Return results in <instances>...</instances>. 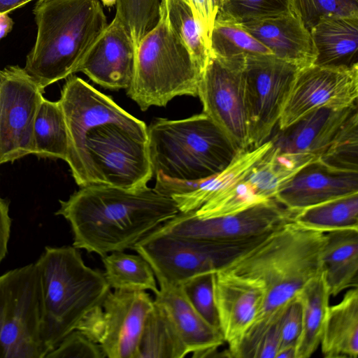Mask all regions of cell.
Here are the masks:
<instances>
[{
	"mask_svg": "<svg viewBox=\"0 0 358 358\" xmlns=\"http://www.w3.org/2000/svg\"><path fill=\"white\" fill-rule=\"evenodd\" d=\"M324 232L286 222L238 255L222 271L257 280L264 288L262 308L235 357L252 358L268 330L290 301L322 271Z\"/></svg>",
	"mask_w": 358,
	"mask_h": 358,
	"instance_id": "cell-1",
	"label": "cell"
},
{
	"mask_svg": "<svg viewBox=\"0 0 358 358\" xmlns=\"http://www.w3.org/2000/svg\"><path fill=\"white\" fill-rule=\"evenodd\" d=\"M59 203L55 215L69 222L73 246L101 257L133 249L180 212L172 198L148 186L128 189L90 185Z\"/></svg>",
	"mask_w": 358,
	"mask_h": 358,
	"instance_id": "cell-2",
	"label": "cell"
},
{
	"mask_svg": "<svg viewBox=\"0 0 358 358\" xmlns=\"http://www.w3.org/2000/svg\"><path fill=\"white\" fill-rule=\"evenodd\" d=\"M34 47L24 69L42 90L77 72L108 25L99 0H38Z\"/></svg>",
	"mask_w": 358,
	"mask_h": 358,
	"instance_id": "cell-3",
	"label": "cell"
},
{
	"mask_svg": "<svg viewBox=\"0 0 358 358\" xmlns=\"http://www.w3.org/2000/svg\"><path fill=\"white\" fill-rule=\"evenodd\" d=\"M34 263L41 280L40 339L45 358L111 289L103 273L87 266L73 245L46 246Z\"/></svg>",
	"mask_w": 358,
	"mask_h": 358,
	"instance_id": "cell-4",
	"label": "cell"
},
{
	"mask_svg": "<svg viewBox=\"0 0 358 358\" xmlns=\"http://www.w3.org/2000/svg\"><path fill=\"white\" fill-rule=\"evenodd\" d=\"M153 176L183 182L201 180L224 170L240 151L205 113L148 127Z\"/></svg>",
	"mask_w": 358,
	"mask_h": 358,
	"instance_id": "cell-5",
	"label": "cell"
},
{
	"mask_svg": "<svg viewBox=\"0 0 358 358\" xmlns=\"http://www.w3.org/2000/svg\"><path fill=\"white\" fill-rule=\"evenodd\" d=\"M202 71L159 12L156 24L135 48L134 76L127 93L141 110L165 106L178 96H196Z\"/></svg>",
	"mask_w": 358,
	"mask_h": 358,
	"instance_id": "cell-6",
	"label": "cell"
},
{
	"mask_svg": "<svg viewBox=\"0 0 358 358\" xmlns=\"http://www.w3.org/2000/svg\"><path fill=\"white\" fill-rule=\"evenodd\" d=\"M66 162L80 187L136 189L147 187L153 176L148 140L117 124L87 131L69 148Z\"/></svg>",
	"mask_w": 358,
	"mask_h": 358,
	"instance_id": "cell-7",
	"label": "cell"
},
{
	"mask_svg": "<svg viewBox=\"0 0 358 358\" xmlns=\"http://www.w3.org/2000/svg\"><path fill=\"white\" fill-rule=\"evenodd\" d=\"M266 235L241 241H216L154 230L132 250L148 262L159 285L177 286L197 275L224 268Z\"/></svg>",
	"mask_w": 358,
	"mask_h": 358,
	"instance_id": "cell-8",
	"label": "cell"
},
{
	"mask_svg": "<svg viewBox=\"0 0 358 358\" xmlns=\"http://www.w3.org/2000/svg\"><path fill=\"white\" fill-rule=\"evenodd\" d=\"M41 286L35 263L0 275V358H44Z\"/></svg>",
	"mask_w": 358,
	"mask_h": 358,
	"instance_id": "cell-9",
	"label": "cell"
},
{
	"mask_svg": "<svg viewBox=\"0 0 358 358\" xmlns=\"http://www.w3.org/2000/svg\"><path fill=\"white\" fill-rule=\"evenodd\" d=\"M301 68L273 55H248L243 74L249 146L268 141Z\"/></svg>",
	"mask_w": 358,
	"mask_h": 358,
	"instance_id": "cell-10",
	"label": "cell"
},
{
	"mask_svg": "<svg viewBox=\"0 0 358 358\" xmlns=\"http://www.w3.org/2000/svg\"><path fill=\"white\" fill-rule=\"evenodd\" d=\"M153 303L146 291L110 289L76 329L99 344L106 357L136 358L143 325Z\"/></svg>",
	"mask_w": 358,
	"mask_h": 358,
	"instance_id": "cell-11",
	"label": "cell"
},
{
	"mask_svg": "<svg viewBox=\"0 0 358 358\" xmlns=\"http://www.w3.org/2000/svg\"><path fill=\"white\" fill-rule=\"evenodd\" d=\"M245 57L222 59L210 52L202 71L197 96L208 115L238 150L249 149L245 100Z\"/></svg>",
	"mask_w": 358,
	"mask_h": 358,
	"instance_id": "cell-12",
	"label": "cell"
},
{
	"mask_svg": "<svg viewBox=\"0 0 358 358\" xmlns=\"http://www.w3.org/2000/svg\"><path fill=\"white\" fill-rule=\"evenodd\" d=\"M315 158L306 154L282 153L272 144L243 178L207 201L194 214L200 219L225 216L273 199L280 187Z\"/></svg>",
	"mask_w": 358,
	"mask_h": 358,
	"instance_id": "cell-13",
	"label": "cell"
},
{
	"mask_svg": "<svg viewBox=\"0 0 358 358\" xmlns=\"http://www.w3.org/2000/svg\"><path fill=\"white\" fill-rule=\"evenodd\" d=\"M0 85V162L34 155V125L43 90L24 68L8 66Z\"/></svg>",
	"mask_w": 358,
	"mask_h": 358,
	"instance_id": "cell-14",
	"label": "cell"
},
{
	"mask_svg": "<svg viewBox=\"0 0 358 358\" xmlns=\"http://www.w3.org/2000/svg\"><path fill=\"white\" fill-rule=\"evenodd\" d=\"M295 213L273 199L237 213L207 219L198 218L194 210L179 212L155 231L206 241H241L267 234L292 220Z\"/></svg>",
	"mask_w": 358,
	"mask_h": 358,
	"instance_id": "cell-15",
	"label": "cell"
},
{
	"mask_svg": "<svg viewBox=\"0 0 358 358\" xmlns=\"http://www.w3.org/2000/svg\"><path fill=\"white\" fill-rule=\"evenodd\" d=\"M357 98L358 66L300 69L277 124L278 129L317 108H344L357 103Z\"/></svg>",
	"mask_w": 358,
	"mask_h": 358,
	"instance_id": "cell-16",
	"label": "cell"
},
{
	"mask_svg": "<svg viewBox=\"0 0 358 358\" xmlns=\"http://www.w3.org/2000/svg\"><path fill=\"white\" fill-rule=\"evenodd\" d=\"M59 101L66 124L69 148L87 131L105 124L124 127L148 140V127L144 122L78 76L68 77Z\"/></svg>",
	"mask_w": 358,
	"mask_h": 358,
	"instance_id": "cell-17",
	"label": "cell"
},
{
	"mask_svg": "<svg viewBox=\"0 0 358 358\" xmlns=\"http://www.w3.org/2000/svg\"><path fill=\"white\" fill-rule=\"evenodd\" d=\"M264 288L257 280L222 270L214 273V299L227 355H235L259 312Z\"/></svg>",
	"mask_w": 358,
	"mask_h": 358,
	"instance_id": "cell-18",
	"label": "cell"
},
{
	"mask_svg": "<svg viewBox=\"0 0 358 358\" xmlns=\"http://www.w3.org/2000/svg\"><path fill=\"white\" fill-rule=\"evenodd\" d=\"M135 47L131 36L115 15L91 48L77 72L110 90L127 89L134 72Z\"/></svg>",
	"mask_w": 358,
	"mask_h": 358,
	"instance_id": "cell-19",
	"label": "cell"
},
{
	"mask_svg": "<svg viewBox=\"0 0 358 358\" xmlns=\"http://www.w3.org/2000/svg\"><path fill=\"white\" fill-rule=\"evenodd\" d=\"M356 192L358 171L333 169L315 158L280 187L274 199L297 212Z\"/></svg>",
	"mask_w": 358,
	"mask_h": 358,
	"instance_id": "cell-20",
	"label": "cell"
},
{
	"mask_svg": "<svg viewBox=\"0 0 358 358\" xmlns=\"http://www.w3.org/2000/svg\"><path fill=\"white\" fill-rule=\"evenodd\" d=\"M271 146L269 140L258 148L241 150L224 170L201 180L183 182L157 176L154 189L172 198L180 212L196 210L243 178Z\"/></svg>",
	"mask_w": 358,
	"mask_h": 358,
	"instance_id": "cell-21",
	"label": "cell"
},
{
	"mask_svg": "<svg viewBox=\"0 0 358 358\" xmlns=\"http://www.w3.org/2000/svg\"><path fill=\"white\" fill-rule=\"evenodd\" d=\"M357 103L344 108L320 107L299 118L271 139L279 152L306 154L319 157L329 147L350 115Z\"/></svg>",
	"mask_w": 358,
	"mask_h": 358,
	"instance_id": "cell-22",
	"label": "cell"
},
{
	"mask_svg": "<svg viewBox=\"0 0 358 358\" xmlns=\"http://www.w3.org/2000/svg\"><path fill=\"white\" fill-rule=\"evenodd\" d=\"M153 301L164 310L192 357H214L224 343L222 332L198 313L180 285H159Z\"/></svg>",
	"mask_w": 358,
	"mask_h": 358,
	"instance_id": "cell-23",
	"label": "cell"
},
{
	"mask_svg": "<svg viewBox=\"0 0 358 358\" xmlns=\"http://www.w3.org/2000/svg\"><path fill=\"white\" fill-rule=\"evenodd\" d=\"M239 24L275 57L301 69L313 64L316 55L310 32L292 11Z\"/></svg>",
	"mask_w": 358,
	"mask_h": 358,
	"instance_id": "cell-24",
	"label": "cell"
},
{
	"mask_svg": "<svg viewBox=\"0 0 358 358\" xmlns=\"http://www.w3.org/2000/svg\"><path fill=\"white\" fill-rule=\"evenodd\" d=\"M310 32L316 55L313 65L358 66V16L324 18Z\"/></svg>",
	"mask_w": 358,
	"mask_h": 358,
	"instance_id": "cell-25",
	"label": "cell"
},
{
	"mask_svg": "<svg viewBox=\"0 0 358 358\" xmlns=\"http://www.w3.org/2000/svg\"><path fill=\"white\" fill-rule=\"evenodd\" d=\"M322 271L330 295L358 287V229L325 232Z\"/></svg>",
	"mask_w": 358,
	"mask_h": 358,
	"instance_id": "cell-26",
	"label": "cell"
},
{
	"mask_svg": "<svg viewBox=\"0 0 358 358\" xmlns=\"http://www.w3.org/2000/svg\"><path fill=\"white\" fill-rule=\"evenodd\" d=\"M326 358L358 355V287L348 289L341 301L329 306L320 340Z\"/></svg>",
	"mask_w": 358,
	"mask_h": 358,
	"instance_id": "cell-27",
	"label": "cell"
},
{
	"mask_svg": "<svg viewBox=\"0 0 358 358\" xmlns=\"http://www.w3.org/2000/svg\"><path fill=\"white\" fill-rule=\"evenodd\" d=\"M330 293L322 271L298 294L302 305V326L296 343V358H308L320 344Z\"/></svg>",
	"mask_w": 358,
	"mask_h": 358,
	"instance_id": "cell-28",
	"label": "cell"
},
{
	"mask_svg": "<svg viewBox=\"0 0 358 358\" xmlns=\"http://www.w3.org/2000/svg\"><path fill=\"white\" fill-rule=\"evenodd\" d=\"M34 145L38 157L66 161L69 137L59 101L42 99L34 125Z\"/></svg>",
	"mask_w": 358,
	"mask_h": 358,
	"instance_id": "cell-29",
	"label": "cell"
},
{
	"mask_svg": "<svg viewBox=\"0 0 358 358\" xmlns=\"http://www.w3.org/2000/svg\"><path fill=\"white\" fill-rule=\"evenodd\" d=\"M189 353L164 310L154 302L143 325L136 358H183Z\"/></svg>",
	"mask_w": 358,
	"mask_h": 358,
	"instance_id": "cell-30",
	"label": "cell"
},
{
	"mask_svg": "<svg viewBox=\"0 0 358 358\" xmlns=\"http://www.w3.org/2000/svg\"><path fill=\"white\" fill-rule=\"evenodd\" d=\"M103 275L110 289L126 291H158L156 278L148 262L140 255L124 251L110 252L101 257Z\"/></svg>",
	"mask_w": 358,
	"mask_h": 358,
	"instance_id": "cell-31",
	"label": "cell"
},
{
	"mask_svg": "<svg viewBox=\"0 0 358 358\" xmlns=\"http://www.w3.org/2000/svg\"><path fill=\"white\" fill-rule=\"evenodd\" d=\"M292 220L305 227L324 233L358 229V192L303 208L296 212Z\"/></svg>",
	"mask_w": 358,
	"mask_h": 358,
	"instance_id": "cell-32",
	"label": "cell"
},
{
	"mask_svg": "<svg viewBox=\"0 0 358 358\" xmlns=\"http://www.w3.org/2000/svg\"><path fill=\"white\" fill-rule=\"evenodd\" d=\"M159 12L185 43L202 70L210 54L209 43L187 0H161Z\"/></svg>",
	"mask_w": 358,
	"mask_h": 358,
	"instance_id": "cell-33",
	"label": "cell"
},
{
	"mask_svg": "<svg viewBox=\"0 0 358 358\" xmlns=\"http://www.w3.org/2000/svg\"><path fill=\"white\" fill-rule=\"evenodd\" d=\"M210 52L222 59L273 55L258 40L232 20L216 16L209 39Z\"/></svg>",
	"mask_w": 358,
	"mask_h": 358,
	"instance_id": "cell-34",
	"label": "cell"
},
{
	"mask_svg": "<svg viewBox=\"0 0 358 358\" xmlns=\"http://www.w3.org/2000/svg\"><path fill=\"white\" fill-rule=\"evenodd\" d=\"M317 159L339 170L358 171V113L356 110L327 150Z\"/></svg>",
	"mask_w": 358,
	"mask_h": 358,
	"instance_id": "cell-35",
	"label": "cell"
},
{
	"mask_svg": "<svg viewBox=\"0 0 358 358\" xmlns=\"http://www.w3.org/2000/svg\"><path fill=\"white\" fill-rule=\"evenodd\" d=\"M116 13L129 31L135 48L157 22L159 0H115Z\"/></svg>",
	"mask_w": 358,
	"mask_h": 358,
	"instance_id": "cell-36",
	"label": "cell"
},
{
	"mask_svg": "<svg viewBox=\"0 0 358 358\" xmlns=\"http://www.w3.org/2000/svg\"><path fill=\"white\" fill-rule=\"evenodd\" d=\"M289 12L291 0H226L216 16L240 24Z\"/></svg>",
	"mask_w": 358,
	"mask_h": 358,
	"instance_id": "cell-37",
	"label": "cell"
},
{
	"mask_svg": "<svg viewBox=\"0 0 358 358\" xmlns=\"http://www.w3.org/2000/svg\"><path fill=\"white\" fill-rule=\"evenodd\" d=\"M291 8L309 31L324 18L358 16V0H291Z\"/></svg>",
	"mask_w": 358,
	"mask_h": 358,
	"instance_id": "cell-38",
	"label": "cell"
},
{
	"mask_svg": "<svg viewBox=\"0 0 358 358\" xmlns=\"http://www.w3.org/2000/svg\"><path fill=\"white\" fill-rule=\"evenodd\" d=\"M215 272H207L194 276L182 283L180 287L198 313L210 325L221 331L214 299Z\"/></svg>",
	"mask_w": 358,
	"mask_h": 358,
	"instance_id": "cell-39",
	"label": "cell"
},
{
	"mask_svg": "<svg viewBox=\"0 0 358 358\" xmlns=\"http://www.w3.org/2000/svg\"><path fill=\"white\" fill-rule=\"evenodd\" d=\"M101 347L82 331L75 329L49 352L45 358H105Z\"/></svg>",
	"mask_w": 358,
	"mask_h": 358,
	"instance_id": "cell-40",
	"label": "cell"
},
{
	"mask_svg": "<svg viewBox=\"0 0 358 358\" xmlns=\"http://www.w3.org/2000/svg\"><path fill=\"white\" fill-rule=\"evenodd\" d=\"M301 326L302 305L297 294L288 303L280 320V348L291 345H296Z\"/></svg>",
	"mask_w": 358,
	"mask_h": 358,
	"instance_id": "cell-41",
	"label": "cell"
},
{
	"mask_svg": "<svg viewBox=\"0 0 358 358\" xmlns=\"http://www.w3.org/2000/svg\"><path fill=\"white\" fill-rule=\"evenodd\" d=\"M280 320L265 334L254 350L252 358H275L280 345Z\"/></svg>",
	"mask_w": 358,
	"mask_h": 358,
	"instance_id": "cell-42",
	"label": "cell"
},
{
	"mask_svg": "<svg viewBox=\"0 0 358 358\" xmlns=\"http://www.w3.org/2000/svg\"><path fill=\"white\" fill-rule=\"evenodd\" d=\"M209 43L217 11L213 0H188Z\"/></svg>",
	"mask_w": 358,
	"mask_h": 358,
	"instance_id": "cell-43",
	"label": "cell"
},
{
	"mask_svg": "<svg viewBox=\"0 0 358 358\" xmlns=\"http://www.w3.org/2000/svg\"><path fill=\"white\" fill-rule=\"evenodd\" d=\"M8 200L0 197V263L8 252L12 220L9 215Z\"/></svg>",
	"mask_w": 358,
	"mask_h": 358,
	"instance_id": "cell-44",
	"label": "cell"
},
{
	"mask_svg": "<svg viewBox=\"0 0 358 358\" xmlns=\"http://www.w3.org/2000/svg\"><path fill=\"white\" fill-rule=\"evenodd\" d=\"M33 0H0V13H8Z\"/></svg>",
	"mask_w": 358,
	"mask_h": 358,
	"instance_id": "cell-45",
	"label": "cell"
},
{
	"mask_svg": "<svg viewBox=\"0 0 358 358\" xmlns=\"http://www.w3.org/2000/svg\"><path fill=\"white\" fill-rule=\"evenodd\" d=\"M13 26V21L8 13H0V40L12 30Z\"/></svg>",
	"mask_w": 358,
	"mask_h": 358,
	"instance_id": "cell-46",
	"label": "cell"
},
{
	"mask_svg": "<svg viewBox=\"0 0 358 358\" xmlns=\"http://www.w3.org/2000/svg\"><path fill=\"white\" fill-rule=\"evenodd\" d=\"M275 358H296V345H291L280 348Z\"/></svg>",
	"mask_w": 358,
	"mask_h": 358,
	"instance_id": "cell-47",
	"label": "cell"
},
{
	"mask_svg": "<svg viewBox=\"0 0 358 358\" xmlns=\"http://www.w3.org/2000/svg\"><path fill=\"white\" fill-rule=\"evenodd\" d=\"M226 0H213L217 13L222 9Z\"/></svg>",
	"mask_w": 358,
	"mask_h": 358,
	"instance_id": "cell-48",
	"label": "cell"
},
{
	"mask_svg": "<svg viewBox=\"0 0 358 358\" xmlns=\"http://www.w3.org/2000/svg\"><path fill=\"white\" fill-rule=\"evenodd\" d=\"M1 76H2V71L0 70V85H1ZM1 164L0 162V166H1Z\"/></svg>",
	"mask_w": 358,
	"mask_h": 358,
	"instance_id": "cell-49",
	"label": "cell"
},
{
	"mask_svg": "<svg viewBox=\"0 0 358 358\" xmlns=\"http://www.w3.org/2000/svg\"><path fill=\"white\" fill-rule=\"evenodd\" d=\"M187 1H188V0H187Z\"/></svg>",
	"mask_w": 358,
	"mask_h": 358,
	"instance_id": "cell-50",
	"label": "cell"
}]
</instances>
